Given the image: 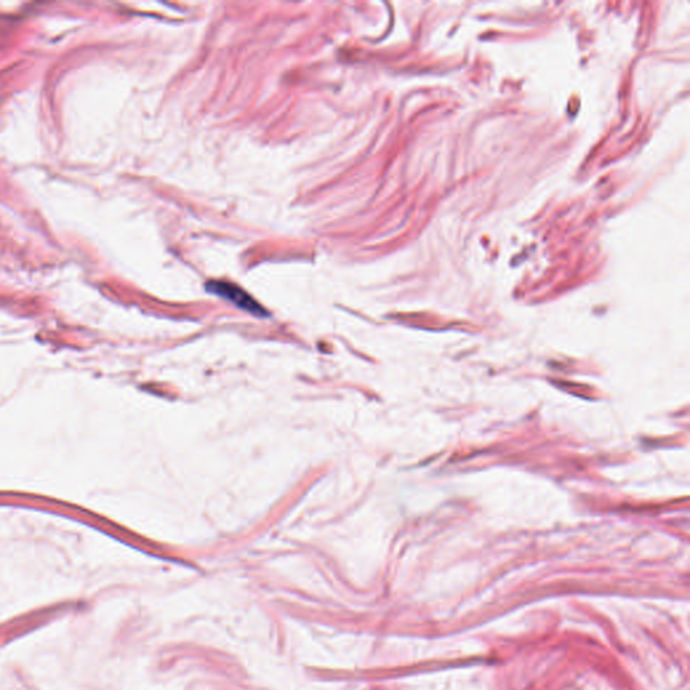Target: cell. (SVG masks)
Returning a JSON list of instances; mask_svg holds the SVG:
<instances>
[{"label": "cell", "mask_w": 690, "mask_h": 690, "mask_svg": "<svg viewBox=\"0 0 690 690\" xmlns=\"http://www.w3.org/2000/svg\"><path fill=\"white\" fill-rule=\"evenodd\" d=\"M207 290L256 317L267 315L263 306L255 298H252L246 290L239 288L238 285L229 283L226 281H211L207 283Z\"/></svg>", "instance_id": "1"}]
</instances>
